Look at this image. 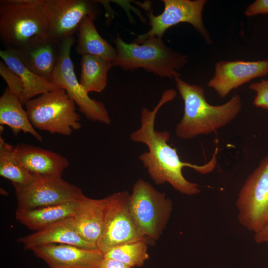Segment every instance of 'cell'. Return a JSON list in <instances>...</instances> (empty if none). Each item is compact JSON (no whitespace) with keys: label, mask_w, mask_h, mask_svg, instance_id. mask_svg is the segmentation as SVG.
<instances>
[{"label":"cell","mask_w":268,"mask_h":268,"mask_svg":"<svg viewBox=\"0 0 268 268\" xmlns=\"http://www.w3.org/2000/svg\"><path fill=\"white\" fill-rule=\"evenodd\" d=\"M176 95L175 90H166L153 110L143 108L140 113V127L131 133L130 138L133 142L142 143L147 146L148 151L141 153L139 159L155 184L160 185L168 183L182 194L195 195L200 192L199 186L185 178L182 173L183 168L190 167L202 174L211 172L217 163L218 149H216L210 160L203 165L185 162L180 159L177 149L168 143L170 133L155 130V121L159 109L174 100Z\"/></svg>","instance_id":"1"},{"label":"cell","mask_w":268,"mask_h":268,"mask_svg":"<svg viewBox=\"0 0 268 268\" xmlns=\"http://www.w3.org/2000/svg\"><path fill=\"white\" fill-rule=\"evenodd\" d=\"M174 79L184 104L183 116L175 129L176 135L181 139H190L214 133L232 122L241 111L239 95L222 105L214 106L206 101L201 86L189 84L180 76Z\"/></svg>","instance_id":"2"},{"label":"cell","mask_w":268,"mask_h":268,"mask_svg":"<svg viewBox=\"0 0 268 268\" xmlns=\"http://www.w3.org/2000/svg\"><path fill=\"white\" fill-rule=\"evenodd\" d=\"M49 37L45 0H0V39L18 50Z\"/></svg>","instance_id":"3"},{"label":"cell","mask_w":268,"mask_h":268,"mask_svg":"<svg viewBox=\"0 0 268 268\" xmlns=\"http://www.w3.org/2000/svg\"><path fill=\"white\" fill-rule=\"evenodd\" d=\"M114 41L117 57L113 66L125 70L142 68L162 77L174 78L180 76L179 70L187 62L186 55L168 48L157 37H148L140 44L126 43L119 35Z\"/></svg>","instance_id":"4"},{"label":"cell","mask_w":268,"mask_h":268,"mask_svg":"<svg viewBox=\"0 0 268 268\" xmlns=\"http://www.w3.org/2000/svg\"><path fill=\"white\" fill-rule=\"evenodd\" d=\"M128 204L141 234L152 242L158 240L170 219L173 210L172 200L147 181L139 179L133 187Z\"/></svg>","instance_id":"5"},{"label":"cell","mask_w":268,"mask_h":268,"mask_svg":"<svg viewBox=\"0 0 268 268\" xmlns=\"http://www.w3.org/2000/svg\"><path fill=\"white\" fill-rule=\"evenodd\" d=\"M25 105L35 129L69 136L81 127L75 103L63 88L42 94Z\"/></svg>","instance_id":"6"},{"label":"cell","mask_w":268,"mask_h":268,"mask_svg":"<svg viewBox=\"0 0 268 268\" xmlns=\"http://www.w3.org/2000/svg\"><path fill=\"white\" fill-rule=\"evenodd\" d=\"M17 208L28 209L78 201L84 196L82 190L62 176L33 174L24 185L12 184Z\"/></svg>","instance_id":"7"},{"label":"cell","mask_w":268,"mask_h":268,"mask_svg":"<svg viewBox=\"0 0 268 268\" xmlns=\"http://www.w3.org/2000/svg\"><path fill=\"white\" fill-rule=\"evenodd\" d=\"M74 42L73 36L61 42L60 56L51 82L66 91L87 119L109 125L111 119L103 103L91 98L76 78L70 57L71 48Z\"/></svg>","instance_id":"8"},{"label":"cell","mask_w":268,"mask_h":268,"mask_svg":"<svg viewBox=\"0 0 268 268\" xmlns=\"http://www.w3.org/2000/svg\"><path fill=\"white\" fill-rule=\"evenodd\" d=\"M130 194L126 191L113 193L106 198L102 231L96 243L104 254L112 248L128 242H152L139 232L129 208Z\"/></svg>","instance_id":"9"},{"label":"cell","mask_w":268,"mask_h":268,"mask_svg":"<svg viewBox=\"0 0 268 268\" xmlns=\"http://www.w3.org/2000/svg\"><path fill=\"white\" fill-rule=\"evenodd\" d=\"M238 219L254 233L268 220V154L248 176L236 201Z\"/></svg>","instance_id":"10"},{"label":"cell","mask_w":268,"mask_h":268,"mask_svg":"<svg viewBox=\"0 0 268 268\" xmlns=\"http://www.w3.org/2000/svg\"><path fill=\"white\" fill-rule=\"evenodd\" d=\"M163 12L157 16L152 12H147L149 19L150 29L146 33L137 35L134 42L140 44L146 38L157 37L162 38L170 27L180 23L191 24L205 40L211 41L206 30L202 19V11L205 0H163Z\"/></svg>","instance_id":"11"},{"label":"cell","mask_w":268,"mask_h":268,"mask_svg":"<svg viewBox=\"0 0 268 268\" xmlns=\"http://www.w3.org/2000/svg\"><path fill=\"white\" fill-rule=\"evenodd\" d=\"M49 37L59 41L73 36L84 18L98 14L94 1L45 0Z\"/></svg>","instance_id":"12"},{"label":"cell","mask_w":268,"mask_h":268,"mask_svg":"<svg viewBox=\"0 0 268 268\" xmlns=\"http://www.w3.org/2000/svg\"><path fill=\"white\" fill-rule=\"evenodd\" d=\"M268 74V61H225L216 63L213 77L207 86L213 89L221 98L233 89L253 79Z\"/></svg>","instance_id":"13"},{"label":"cell","mask_w":268,"mask_h":268,"mask_svg":"<svg viewBox=\"0 0 268 268\" xmlns=\"http://www.w3.org/2000/svg\"><path fill=\"white\" fill-rule=\"evenodd\" d=\"M31 251L43 260L48 268H97L104 258L98 249H85L69 244H50Z\"/></svg>","instance_id":"14"},{"label":"cell","mask_w":268,"mask_h":268,"mask_svg":"<svg viewBox=\"0 0 268 268\" xmlns=\"http://www.w3.org/2000/svg\"><path fill=\"white\" fill-rule=\"evenodd\" d=\"M17 241L22 244L26 250L54 244H69L89 249H98L96 244L86 241L80 237L72 217L60 220L32 234L19 237Z\"/></svg>","instance_id":"15"},{"label":"cell","mask_w":268,"mask_h":268,"mask_svg":"<svg viewBox=\"0 0 268 268\" xmlns=\"http://www.w3.org/2000/svg\"><path fill=\"white\" fill-rule=\"evenodd\" d=\"M14 154L18 162L33 174L62 176L69 164L60 154L23 143L14 146Z\"/></svg>","instance_id":"16"},{"label":"cell","mask_w":268,"mask_h":268,"mask_svg":"<svg viewBox=\"0 0 268 268\" xmlns=\"http://www.w3.org/2000/svg\"><path fill=\"white\" fill-rule=\"evenodd\" d=\"M61 42L48 38L15 50L29 70L51 82L60 56Z\"/></svg>","instance_id":"17"},{"label":"cell","mask_w":268,"mask_h":268,"mask_svg":"<svg viewBox=\"0 0 268 268\" xmlns=\"http://www.w3.org/2000/svg\"><path fill=\"white\" fill-rule=\"evenodd\" d=\"M106 198L93 199L83 196L72 216L76 229L85 241L96 244L103 228Z\"/></svg>","instance_id":"18"},{"label":"cell","mask_w":268,"mask_h":268,"mask_svg":"<svg viewBox=\"0 0 268 268\" xmlns=\"http://www.w3.org/2000/svg\"><path fill=\"white\" fill-rule=\"evenodd\" d=\"M0 56L5 64L18 75L22 82L24 86L21 100L22 104H25L37 95L61 88L29 70L21 61L15 50H0Z\"/></svg>","instance_id":"19"},{"label":"cell","mask_w":268,"mask_h":268,"mask_svg":"<svg viewBox=\"0 0 268 268\" xmlns=\"http://www.w3.org/2000/svg\"><path fill=\"white\" fill-rule=\"evenodd\" d=\"M78 203V201L32 209L17 208L15 218L27 228L37 231L60 220L72 217Z\"/></svg>","instance_id":"20"},{"label":"cell","mask_w":268,"mask_h":268,"mask_svg":"<svg viewBox=\"0 0 268 268\" xmlns=\"http://www.w3.org/2000/svg\"><path fill=\"white\" fill-rule=\"evenodd\" d=\"M18 98L6 87L0 98V125L8 126L17 136L22 132L30 134L39 141L42 136L31 124L26 110Z\"/></svg>","instance_id":"21"},{"label":"cell","mask_w":268,"mask_h":268,"mask_svg":"<svg viewBox=\"0 0 268 268\" xmlns=\"http://www.w3.org/2000/svg\"><path fill=\"white\" fill-rule=\"evenodd\" d=\"M94 20L87 16L82 21L78 31L76 53L81 56L90 55L113 63L117 57L116 49L100 35Z\"/></svg>","instance_id":"22"},{"label":"cell","mask_w":268,"mask_h":268,"mask_svg":"<svg viewBox=\"0 0 268 268\" xmlns=\"http://www.w3.org/2000/svg\"><path fill=\"white\" fill-rule=\"evenodd\" d=\"M79 83L88 93L101 92L107 86V75L113 67L108 60L90 55L82 56Z\"/></svg>","instance_id":"23"},{"label":"cell","mask_w":268,"mask_h":268,"mask_svg":"<svg viewBox=\"0 0 268 268\" xmlns=\"http://www.w3.org/2000/svg\"><path fill=\"white\" fill-rule=\"evenodd\" d=\"M0 175L12 184L24 185L33 178V174L25 169L16 160L14 145L0 136Z\"/></svg>","instance_id":"24"},{"label":"cell","mask_w":268,"mask_h":268,"mask_svg":"<svg viewBox=\"0 0 268 268\" xmlns=\"http://www.w3.org/2000/svg\"><path fill=\"white\" fill-rule=\"evenodd\" d=\"M148 244L143 241L124 243L110 249L104 257L121 261L131 268L142 267L149 258Z\"/></svg>","instance_id":"25"},{"label":"cell","mask_w":268,"mask_h":268,"mask_svg":"<svg viewBox=\"0 0 268 268\" xmlns=\"http://www.w3.org/2000/svg\"><path fill=\"white\" fill-rule=\"evenodd\" d=\"M0 74L6 83L9 91L15 95L21 103L24 92L22 82L18 75L3 61L0 62Z\"/></svg>","instance_id":"26"},{"label":"cell","mask_w":268,"mask_h":268,"mask_svg":"<svg viewBox=\"0 0 268 268\" xmlns=\"http://www.w3.org/2000/svg\"><path fill=\"white\" fill-rule=\"evenodd\" d=\"M249 87L256 93L253 105L268 109V80L262 79L260 82L252 83Z\"/></svg>","instance_id":"27"},{"label":"cell","mask_w":268,"mask_h":268,"mask_svg":"<svg viewBox=\"0 0 268 268\" xmlns=\"http://www.w3.org/2000/svg\"><path fill=\"white\" fill-rule=\"evenodd\" d=\"M268 14V0H256L247 6L244 11L247 16Z\"/></svg>","instance_id":"28"},{"label":"cell","mask_w":268,"mask_h":268,"mask_svg":"<svg viewBox=\"0 0 268 268\" xmlns=\"http://www.w3.org/2000/svg\"><path fill=\"white\" fill-rule=\"evenodd\" d=\"M97 268H131L124 263L104 257Z\"/></svg>","instance_id":"29"},{"label":"cell","mask_w":268,"mask_h":268,"mask_svg":"<svg viewBox=\"0 0 268 268\" xmlns=\"http://www.w3.org/2000/svg\"><path fill=\"white\" fill-rule=\"evenodd\" d=\"M254 239L257 243L268 244V220L258 231L255 233Z\"/></svg>","instance_id":"30"}]
</instances>
